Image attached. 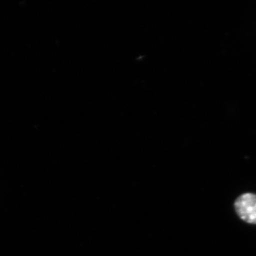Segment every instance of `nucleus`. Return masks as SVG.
Here are the masks:
<instances>
[{"label": "nucleus", "mask_w": 256, "mask_h": 256, "mask_svg": "<svg viewBox=\"0 0 256 256\" xmlns=\"http://www.w3.org/2000/svg\"><path fill=\"white\" fill-rule=\"evenodd\" d=\"M234 207L240 220L246 223L256 224V194H242L236 200Z\"/></svg>", "instance_id": "1"}]
</instances>
